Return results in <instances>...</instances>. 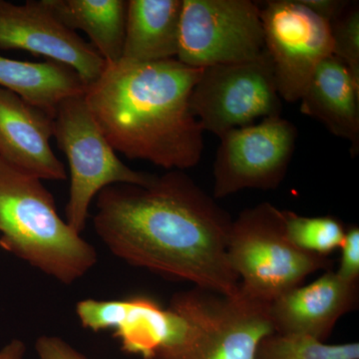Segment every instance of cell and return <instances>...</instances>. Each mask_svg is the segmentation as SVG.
<instances>
[{"label": "cell", "instance_id": "15", "mask_svg": "<svg viewBox=\"0 0 359 359\" xmlns=\"http://www.w3.org/2000/svg\"><path fill=\"white\" fill-rule=\"evenodd\" d=\"M299 102L302 114L318 120L330 133L351 142L359 151V84L334 55L325 59L314 72Z\"/></svg>", "mask_w": 359, "mask_h": 359}, {"label": "cell", "instance_id": "24", "mask_svg": "<svg viewBox=\"0 0 359 359\" xmlns=\"http://www.w3.org/2000/svg\"><path fill=\"white\" fill-rule=\"evenodd\" d=\"M313 13L332 22L346 11L349 2L344 0H301Z\"/></svg>", "mask_w": 359, "mask_h": 359}, {"label": "cell", "instance_id": "18", "mask_svg": "<svg viewBox=\"0 0 359 359\" xmlns=\"http://www.w3.org/2000/svg\"><path fill=\"white\" fill-rule=\"evenodd\" d=\"M52 14L73 32L82 30L106 65L120 62L126 28V0H43Z\"/></svg>", "mask_w": 359, "mask_h": 359}, {"label": "cell", "instance_id": "16", "mask_svg": "<svg viewBox=\"0 0 359 359\" xmlns=\"http://www.w3.org/2000/svg\"><path fill=\"white\" fill-rule=\"evenodd\" d=\"M183 0H129L122 61L177 58Z\"/></svg>", "mask_w": 359, "mask_h": 359}, {"label": "cell", "instance_id": "12", "mask_svg": "<svg viewBox=\"0 0 359 359\" xmlns=\"http://www.w3.org/2000/svg\"><path fill=\"white\" fill-rule=\"evenodd\" d=\"M76 314L82 327L92 332L114 330L123 351L144 359L154 358L158 351L174 344L185 327L181 316L147 297L83 299L76 304Z\"/></svg>", "mask_w": 359, "mask_h": 359}, {"label": "cell", "instance_id": "6", "mask_svg": "<svg viewBox=\"0 0 359 359\" xmlns=\"http://www.w3.org/2000/svg\"><path fill=\"white\" fill-rule=\"evenodd\" d=\"M53 138L69 165L65 221L78 233L85 230L90 205L104 188L115 184L146 185L155 177L131 169L118 158L94 119L84 94L68 97L58 104L53 116Z\"/></svg>", "mask_w": 359, "mask_h": 359}, {"label": "cell", "instance_id": "19", "mask_svg": "<svg viewBox=\"0 0 359 359\" xmlns=\"http://www.w3.org/2000/svg\"><path fill=\"white\" fill-rule=\"evenodd\" d=\"M255 359H359V344H328L309 335L273 332L259 341Z\"/></svg>", "mask_w": 359, "mask_h": 359}, {"label": "cell", "instance_id": "21", "mask_svg": "<svg viewBox=\"0 0 359 359\" xmlns=\"http://www.w3.org/2000/svg\"><path fill=\"white\" fill-rule=\"evenodd\" d=\"M334 55L346 65L359 84V8L348 4L337 20L330 22Z\"/></svg>", "mask_w": 359, "mask_h": 359}, {"label": "cell", "instance_id": "7", "mask_svg": "<svg viewBox=\"0 0 359 359\" xmlns=\"http://www.w3.org/2000/svg\"><path fill=\"white\" fill-rule=\"evenodd\" d=\"M190 108L204 132L218 137L259 118L282 114L268 52L245 62L204 68L191 93Z\"/></svg>", "mask_w": 359, "mask_h": 359}, {"label": "cell", "instance_id": "5", "mask_svg": "<svg viewBox=\"0 0 359 359\" xmlns=\"http://www.w3.org/2000/svg\"><path fill=\"white\" fill-rule=\"evenodd\" d=\"M226 252L241 292L269 304L309 276L332 266L328 257L309 254L290 242L282 210L268 202L233 219Z\"/></svg>", "mask_w": 359, "mask_h": 359}, {"label": "cell", "instance_id": "2", "mask_svg": "<svg viewBox=\"0 0 359 359\" xmlns=\"http://www.w3.org/2000/svg\"><path fill=\"white\" fill-rule=\"evenodd\" d=\"M203 69L178 59L106 65L84 94L94 119L115 152L167 171L199 164L204 130L190 108Z\"/></svg>", "mask_w": 359, "mask_h": 359}, {"label": "cell", "instance_id": "14", "mask_svg": "<svg viewBox=\"0 0 359 359\" xmlns=\"http://www.w3.org/2000/svg\"><path fill=\"white\" fill-rule=\"evenodd\" d=\"M53 116L0 87V158L35 178L65 181V165L52 150Z\"/></svg>", "mask_w": 359, "mask_h": 359}, {"label": "cell", "instance_id": "13", "mask_svg": "<svg viewBox=\"0 0 359 359\" xmlns=\"http://www.w3.org/2000/svg\"><path fill=\"white\" fill-rule=\"evenodd\" d=\"M358 283L342 280L328 269L306 285H299L269 304V318L278 334L309 335L325 341L337 321L358 308Z\"/></svg>", "mask_w": 359, "mask_h": 359}, {"label": "cell", "instance_id": "3", "mask_svg": "<svg viewBox=\"0 0 359 359\" xmlns=\"http://www.w3.org/2000/svg\"><path fill=\"white\" fill-rule=\"evenodd\" d=\"M0 247L63 285L98 262L95 248L59 216L41 180L0 158Z\"/></svg>", "mask_w": 359, "mask_h": 359}, {"label": "cell", "instance_id": "4", "mask_svg": "<svg viewBox=\"0 0 359 359\" xmlns=\"http://www.w3.org/2000/svg\"><path fill=\"white\" fill-rule=\"evenodd\" d=\"M169 308L182 316L185 327L153 359H255L259 341L275 332L269 304L241 290L226 295L193 287L174 294Z\"/></svg>", "mask_w": 359, "mask_h": 359}, {"label": "cell", "instance_id": "8", "mask_svg": "<svg viewBox=\"0 0 359 359\" xmlns=\"http://www.w3.org/2000/svg\"><path fill=\"white\" fill-rule=\"evenodd\" d=\"M266 50L261 7L250 0H183L177 58L193 68L245 62Z\"/></svg>", "mask_w": 359, "mask_h": 359}, {"label": "cell", "instance_id": "25", "mask_svg": "<svg viewBox=\"0 0 359 359\" xmlns=\"http://www.w3.org/2000/svg\"><path fill=\"white\" fill-rule=\"evenodd\" d=\"M25 353V342L20 339H13L0 349V359H23Z\"/></svg>", "mask_w": 359, "mask_h": 359}, {"label": "cell", "instance_id": "20", "mask_svg": "<svg viewBox=\"0 0 359 359\" xmlns=\"http://www.w3.org/2000/svg\"><path fill=\"white\" fill-rule=\"evenodd\" d=\"M285 231L290 242L304 252L328 257L340 249L346 229L332 216L304 217L282 210Z\"/></svg>", "mask_w": 359, "mask_h": 359}, {"label": "cell", "instance_id": "1", "mask_svg": "<svg viewBox=\"0 0 359 359\" xmlns=\"http://www.w3.org/2000/svg\"><path fill=\"white\" fill-rule=\"evenodd\" d=\"M233 219L189 175L172 170L146 185L115 184L96 196L94 231L125 263L218 294L240 292L229 262Z\"/></svg>", "mask_w": 359, "mask_h": 359}, {"label": "cell", "instance_id": "23", "mask_svg": "<svg viewBox=\"0 0 359 359\" xmlns=\"http://www.w3.org/2000/svg\"><path fill=\"white\" fill-rule=\"evenodd\" d=\"M39 359H87L68 342L57 337L42 335L35 342Z\"/></svg>", "mask_w": 359, "mask_h": 359}, {"label": "cell", "instance_id": "10", "mask_svg": "<svg viewBox=\"0 0 359 359\" xmlns=\"http://www.w3.org/2000/svg\"><path fill=\"white\" fill-rule=\"evenodd\" d=\"M261 18L280 98L299 102L318 66L334 55L330 23L301 0H269Z\"/></svg>", "mask_w": 359, "mask_h": 359}, {"label": "cell", "instance_id": "17", "mask_svg": "<svg viewBox=\"0 0 359 359\" xmlns=\"http://www.w3.org/2000/svg\"><path fill=\"white\" fill-rule=\"evenodd\" d=\"M0 87L54 116L61 101L83 95L86 84L69 66L48 60L28 62L0 55Z\"/></svg>", "mask_w": 359, "mask_h": 359}, {"label": "cell", "instance_id": "22", "mask_svg": "<svg viewBox=\"0 0 359 359\" xmlns=\"http://www.w3.org/2000/svg\"><path fill=\"white\" fill-rule=\"evenodd\" d=\"M341 256L337 275L349 283H358L359 280V229L353 226L346 229L342 242Z\"/></svg>", "mask_w": 359, "mask_h": 359}, {"label": "cell", "instance_id": "9", "mask_svg": "<svg viewBox=\"0 0 359 359\" xmlns=\"http://www.w3.org/2000/svg\"><path fill=\"white\" fill-rule=\"evenodd\" d=\"M212 174L214 199L243 190H275L292 159L297 130L282 115L233 129L219 137Z\"/></svg>", "mask_w": 359, "mask_h": 359}, {"label": "cell", "instance_id": "11", "mask_svg": "<svg viewBox=\"0 0 359 359\" xmlns=\"http://www.w3.org/2000/svg\"><path fill=\"white\" fill-rule=\"evenodd\" d=\"M0 49H18L63 63L76 71L86 86L98 80L106 67L91 43L65 27L43 0L25 4L0 0Z\"/></svg>", "mask_w": 359, "mask_h": 359}]
</instances>
